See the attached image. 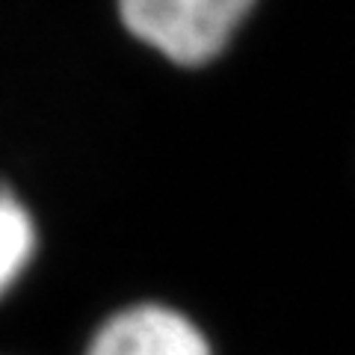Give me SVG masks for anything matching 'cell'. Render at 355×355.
Wrapping results in <instances>:
<instances>
[{
  "label": "cell",
  "instance_id": "1",
  "mask_svg": "<svg viewBox=\"0 0 355 355\" xmlns=\"http://www.w3.org/2000/svg\"><path fill=\"white\" fill-rule=\"evenodd\" d=\"M254 0H119L137 39L184 69L216 60Z\"/></svg>",
  "mask_w": 355,
  "mask_h": 355
},
{
  "label": "cell",
  "instance_id": "2",
  "mask_svg": "<svg viewBox=\"0 0 355 355\" xmlns=\"http://www.w3.org/2000/svg\"><path fill=\"white\" fill-rule=\"evenodd\" d=\"M80 355H219L207 326L169 299L146 296L95 323Z\"/></svg>",
  "mask_w": 355,
  "mask_h": 355
},
{
  "label": "cell",
  "instance_id": "3",
  "mask_svg": "<svg viewBox=\"0 0 355 355\" xmlns=\"http://www.w3.org/2000/svg\"><path fill=\"white\" fill-rule=\"evenodd\" d=\"M42 249L44 231L36 207L12 181L0 178V308L30 282Z\"/></svg>",
  "mask_w": 355,
  "mask_h": 355
}]
</instances>
